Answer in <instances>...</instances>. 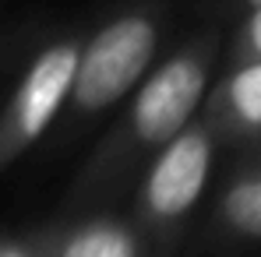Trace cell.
<instances>
[{
    "instance_id": "7",
    "label": "cell",
    "mask_w": 261,
    "mask_h": 257,
    "mask_svg": "<svg viewBox=\"0 0 261 257\" xmlns=\"http://www.w3.org/2000/svg\"><path fill=\"white\" fill-rule=\"evenodd\" d=\"M219 222L240 240H261V166L240 173L219 197Z\"/></svg>"
},
{
    "instance_id": "2",
    "label": "cell",
    "mask_w": 261,
    "mask_h": 257,
    "mask_svg": "<svg viewBox=\"0 0 261 257\" xmlns=\"http://www.w3.org/2000/svg\"><path fill=\"white\" fill-rule=\"evenodd\" d=\"M216 56L219 39L208 32L180 46L159 67L145 74V81L130 99L127 127H124L130 152H155L194 120L198 106L205 102Z\"/></svg>"
},
{
    "instance_id": "3",
    "label": "cell",
    "mask_w": 261,
    "mask_h": 257,
    "mask_svg": "<svg viewBox=\"0 0 261 257\" xmlns=\"http://www.w3.org/2000/svg\"><path fill=\"white\" fill-rule=\"evenodd\" d=\"M212 159H216L212 124H187L163 148H155L138 190L141 218L152 225L184 222L208 187Z\"/></svg>"
},
{
    "instance_id": "6",
    "label": "cell",
    "mask_w": 261,
    "mask_h": 257,
    "mask_svg": "<svg viewBox=\"0 0 261 257\" xmlns=\"http://www.w3.org/2000/svg\"><path fill=\"white\" fill-rule=\"evenodd\" d=\"M57 257H141V243L134 229L117 222V218H92L78 225Z\"/></svg>"
},
{
    "instance_id": "5",
    "label": "cell",
    "mask_w": 261,
    "mask_h": 257,
    "mask_svg": "<svg viewBox=\"0 0 261 257\" xmlns=\"http://www.w3.org/2000/svg\"><path fill=\"white\" fill-rule=\"evenodd\" d=\"M216 127L261 134V60H233V71L212 92Z\"/></svg>"
},
{
    "instance_id": "10",
    "label": "cell",
    "mask_w": 261,
    "mask_h": 257,
    "mask_svg": "<svg viewBox=\"0 0 261 257\" xmlns=\"http://www.w3.org/2000/svg\"><path fill=\"white\" fill-rule=\"evenodd\" d=\"M233 4H240L244 11H254V7H261V0H233Z\"/></svg>"
},
{
    "instance_id": "9",
    "label": "cell",
    "mask_w": 261,
    "mask_h": 257,
    "mask_svg": "<svg viewBox=\"0 0 261 257\" xmlns=\"http://www.w3.org/2000/svg\"><path fill=\"white\" fill-rule=\"evenodd\" d=\"M0 257H29V254L18 250V247H0Z\"/></svg>"
},
{
    "instance_id": "8",
    "label": "cell",
    "mask_w": 261,
    "mask_h": 257,
    "mask_svg": "<svg viewBox=\"0 0 261 257\" xmlns=\"http://www.w3.org/2000/svg\"><path fill=\"white\" fill-rule=\"evenodd\" d=\"M233 60H261V7L247 11L233 43Z\"/></svg>"
},
{
    "instance_id": "4",
    "label": "cell",
    "mask_w": 261,
    "mask_h": 257,
    "mask_svg": "<svg viewBox=\"0 0 261 257\" xmlns=\"http://www.w3.org/2000/svg\"><path fill=\"white\" fill-rule=\"evenodd\" d=\"M78 60H82V43L74 39L46 46L32 60L0 124V162L18 155L32 141H39L49 124L60 117V109L71 102V92H74Z\"/></svg>"
},
{
    "instance_id": "1",
    "label": "cell",
    "mask_w": 261,
    "mask_h": 257,
    "mask_svg": "<svg viewBox=\"0 0 261 257\" xmlns=\"http://www.w3.org/2000/svg\"><path fill=\"white\" fill-rule=\"evenodd\" d=\"M159 14L148 7H130L113 14L102 28L82 43L78 78L71 92V106L78 117H95L117 106L124 95L145 81L159 49Z\"/></svg>"
}]
</instances>
